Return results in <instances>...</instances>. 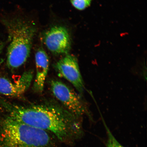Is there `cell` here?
<instances>
[{
	"label": "cell",
	"instance_id": "obj_1",
	"mask_svg": "<svg viewBox=\"0 0 147 147\" xmlns=\"http://www.w3.org/2000/svg\"><path fill=\"white\" fill-rule=\"evenodd\" d=\"M0 105L9 115L25 124L54 134L61 141L82 133L78 117L50 105L25 106L0 98Z\"/></svg>",
	"mask_w": 147,
	"mask_h": 147
},
{
	"label": "cell",
	"instance_id": "obj_2",
	"mask_svg": "<svg viewBox=\"0 0 147 147\" xmlns=\"http://www.w3.org/2000/svg\"><path fill=\"white\" fill-rule=\"evenodd\" d=\"M49 133L16 120L0 106V147H53Z\"/></svg>",
	"mask_w": 147,
	"mask_h": 147
},
{
	"label": "cell",
	"instance_id": "obj_3",
	"mask_svg": "<svg viewBox=\"0 0 147 147\" xmlns=\"http://www.w3.org/2000/svg\"><path fill=\"white\" fill-rule=\"evenodd\" d=\"M1 22L8 34L7 65L14 70L23 65L29 58L36 27L30 22L19 18L3 19Z\"/></svg>",
	"mask_w": 147,
	"mask_h": 147
},
{
	"label": "cell",
	"instance_id": "obj_4",
	"mask_svg": "<svg viewBox=\"0 0 147 147\" xmlns=\"http://www.w3.org/2000/svg\"><path fill=\"white\" fill-rule=\"evenodd\" d=\"M51 91L56 98L63 104L67 111L80 118L88 113L86 104L81 96L60 81L53 80L50 82Z\"/></svg>",
	"mask_w": 147,
	"mask_h": 147
},
{
	"label": "cell",
	"instance_id": "obj_5",
	"mask_svg": "<svg viewBox=\"0 0 147 147\" xmlns=\"http://www.w3.org/2000/svg\"><path fill=\"white\" fill-rule=\"evenodd\" d=\"M55 67L61 76L73 84L82 96L84 93V84L76 57L66 54L57 62Z\"/></svg>",
	"mask_w": 147,
	"mask_h": 147
},
{
	"label": "cell",
	"instance_id": "obj_6",
	"mask_svg": "<svg viewBox=\"0 0 147 147\" xmlns=\"http://www.w3.org/2000/svg\"><path fill=\"white\" fill-rule=\"evenodd\" d=\"M44 40L47 49L54 54H67L70 50L69 33L65 27L61 26L51 28L44 34Z\"/></svg>",
	"mask_w": 147,
	"mask_h": 147
},
{
	"label": "cell",
	"instance_id": "obj_7",
	"mask_svg": "<svg viewBox=\"0 0 147 147\" xmlns=\"http://www.w3.org/2000/svg\"><path fill=\"white\" fill-rule=\"evenodd\" d=\"M34 75L32 70L26 71L15 82L11 81L4 77H0V94L10 97L22 96L30 87Z\"/></svg>",
	"mask_w": 147,
	"mask_h": 147
},
{
	"label": "cell",
	"instance_id": "obj_8",
	"mask_svg": "<svg viewBox=\"0 0 147 147\" xmlns=\"http://www.w3.org/2000/svg\"><path fill=\"white\" fill-rule=\"evenodd\" d=\"M36 74L34 88L38 93H42L45 87L46 78L48 72L49 61L48 56L42 49L37 51L35 56Z\"/></svg>",
	"mask_w": 147,
	"mask_h": 147
},
{
	"label": "cell",
	"instance_id": "obj_9",
	"mask_svg": "<svg viewBox=\"0 0 147 147\" xmlns=\"http://www.w3.org/2000/svg\"><path fill=\"white\" fill-rule=\"evenodd\" d=\"M107 133V140L106 146L107 147H125L119 143L110 131L109 129L106 127Z\"/></svg>",
	"mask_w": 147,
	"mask_h": 147
},
{
	"label": "cell",
	"instance_id": "obj_10",
	"mask_svg": "<svg viewBox=\"0 0 147 147\" xmlns=\"http://www.w3.org/2000/svg\"><path fill=\"white\" fill-rule=\"evenodd\" d=\"M92 0H71V4L80 10H84L90 5Z\"/></svg>",
	"mask_w": 147,
	"mask_h": 147
}]
</instances>
